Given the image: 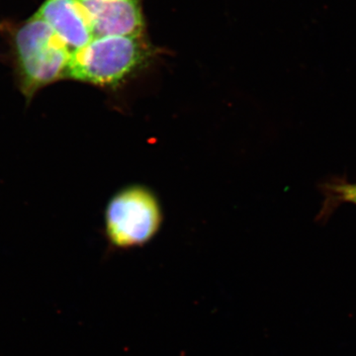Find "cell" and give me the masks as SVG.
I'll list each match as a JSON object with an SVG mask.
<instances>
[{
	"instance_id": "obj_1",
	"label": "cell",
	"mask_w": 356,
	"mask_h": 356,
	"mask_svg": "<svg viewBox=\"0 0 356 356\" xmlns=\"http://www.w3.org/2000/svg\"><path fill=\"white\" fill-rule=\"evenodd\" d=\"M153 58L142 36L95 37L70 56L67 79L115 88L140 72Z\"/></svg>"
},
{
	"instance_id": "obj_2",
	"label": "cell",
	"mask_w": 356,
	"mask_h": 356,
	"mask_svg": "<svg viewBox=\"0 0 356 356\" xmlns=\"http://www.w3.org/2000/svg\"><path fill=\"white\" fill-rule=\"evenodd\" d=\"M11 44L20 88L27 97L67 79L72 51L38 14L14 30Z\"/></svg>"
},
{
	"instance_id": "obj_3",
	"label": "cell",
	"mask_w": 356,
	"mask_h": 356,
	"mask_svg": "<svg viewBox=\"0 0 356 356\" xmlns=\"http://www.w3.org/2000/svg\"><path fill=\"white\" fill-rule=\"evenodd\" d=\"M156 197L142 187H131L111 199L105 215L109 240L118 248H132L151 240L161 224Z\"/></svg>"
},
{
	"instance_id": "obj_4",
	"label": "cell",
	"mask_w": 356,
	"mask_h": 356,
	"mask_svg": "<svg viewBox=\"0 0 356 356\" xmlns=\"http://www.w3.org/2000/svg\"><path fill=\"white\" fill-rule=\"evenodd\" d=\"M95 37L142 36L143 0H77Z\"/></svg>"
},
{
	"instance_id": "obj_5",
	"label": "cell",
	"mask_w": 356,
	"mask_h": 356,
	"mask_svg": "<svg viewBox=\"0 0 356 356\" xmlns=\"http://www.w3.org/2000/svg\"><path fill=\"white\" fill-rule=\"evenodd\" d=\"M37 14L57 33L72 53L95 38L88 16L77 0H46Z\"/></svg>"
},
{
	"instance_id": "obj_6",
	"label": "cell",
	"mask_w": 356,
	"mask_h": 356,
	"mask_svg": "<svg viewBox=\"0 0 356 356\" xmlns=\"http://www.w3.org/2000/svg\"><path fill=\"white\" fill-rule=\"evenodd\" d=\"M320 191L324 196V201L318 212V221H327L343 204L356 206V180L332 177L320 185Z\"/></svg>"
}]
</instances>
